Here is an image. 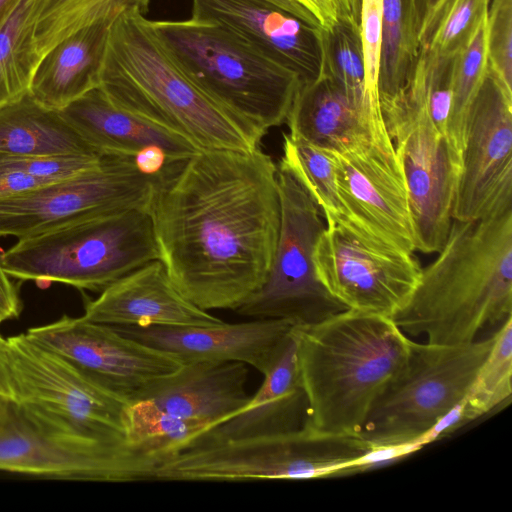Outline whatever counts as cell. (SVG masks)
Returning <instances> with one entry per match:
<instances>
[{
	"instance_id": "cell-20",
	"label": "cell",
	"mask_w": 512,
	"mask_h": 512,
	"mask_svg": "<svg viewBox=\"0 0 512 512\" xmlns=\"http://www.w3.org/2000/svg\"><path fill=\"white\" fill-rule=\"evenodd\" d=\"M83 317L113 327H205L224 321L189 301L161 260L150 261L86 301Z\"/></svg>"
},
{
	"instance_id": "cell-34",
	"label": "cell",
	"mask_w": 512,
	"mask_h": 512,
	"mask_svg": "<svg viewBox=\"0 0 512 512\" xmlns=\"http://www.w3.org/2000/svg\"><path fill=\"white\" fill-rule=\"evenodd\" d=\"M456 56L419 50L410 77L400 91L424 107L437 129L447 138Z\"/></svg>"
},
{
	"instance_id": "cell-33",
	"label": "cell",
	"mask_w": 512,
	"mask_h": 512,
	"mask_svg": "<svg viewBox=\"0 0 512 512\" xmlns=\"http://www.w3.org/2000/svg\"><path fill=\"white\" fill-rule=\"evenodd\" d=\"M511 379L512 317L494 332L493 345L463 398L473 421L510 398Z\"/></svg>"
},
{
	"instance_id": "cell-8",
	"label": "cell",
	"mask_w": 512,
	"mask_h": 512,
	"mask_svg": "<svg viewBox=\"0 0 512 512\" xmlns=\"http://www.w3.org/2000/svg\"><path fill=\"white\" fill-rule=\"evenodd\" d=\"M14 401L67 436L126 443L130 404L25 333L7 338Z\"/></svg>"
},
{
	"instance_id": "cell-37",
	"label": "cell",
	"mask_w": 512,
	"mask_h": 512,
	"mask_svg": "<svg viewBox=\"0 0 512 512\" xmlns=\"http://www.w3.org/2000/svg\"><path fill=\"white\" fill-rule=\"evenodd\" d=\"M485 39L489 72L512 91V0H490Z\"/></svg>"
},
{
	"instance_id": "cell-13",
	"label": "cell",
	"mask_w": 512,
	"mask_h": 512,
	"mask_svg": "<svg viewBox=\"0 0 512 512\" xmlns=\"http://www.w3.org/2000/svg\"><path fill=\"white\" fill-rule=\"evenodd\" d=\"M151 183L135 157L103 154L75 176L0 198V237L20 239L112 211L146 209Z\"/></svg>"
},
{
	"instance_id": "cell-28",
	"label": "cell",
	"mask_w": 512,
	"mask_h": 512,
	"mask_svg": "<svg viewBox=\"0 0 512 512\" xmlns=\"http://www.w3.org/2000/svg\"><path fill=\"white\" fill-rule=\"evenodd\" d=\"M39 0H21L0 26V107L29 92L38 58L34 47Z\"/></svg>"
},
{
	"instance_id": "cell-24",
	"label": "cell",
	"mask_w": 512,
	"mask_h": 512,
	"mask_svg": "<svg viewBox=\"0 0 512 512\" xmlns=\"http://www.w3.org/2000/svg\"><path fill=\"white\" fill-rule=\"evenodd\" d=\"M117 16L85 26L52 47L34 70L29 94L42 106L59 111L99 87L110 27Z\"/></svg>"
},
{
	"instance_id": "cell-12",
	"label": "cell",
	"mask_w": 512,
	"mask_h": 512,
	"mask_svg": "<svg viewBox=\"0 0 512 512\" xmlns=\"http://www.w3.org/2000/svg\"><path fill=\"white\" fill-rule=\"evenodd\" d=\"M380 109L404 173L416 251L437 253L453 221L461 156L428 111L403 92L380 97Z\"/></svg>"
},
{
	"instance_id": "cell-9",
	"label": "cell",
	"mask_w": 512,
	"mask_h": 512,
	"mask_svg": "<svg viewBox=\"0 0 512 512\" xmlns=\"http://www.w3.org/2000/svg\"><path fill=\"white\" fill-rule=\"evenodd\" d=\"M494 333L467 344L418 343L372 406L360 432L370 446L414 442L467 394Z\"/></svg>"
},
{
	"instance_id": "cell-41",
	"label": "cell",
	"mask_w": 512,
	"mask_h": 512,
	"mask_svg": "<svg viewBox=\"0 0 512 512\" xmlns=\"http://www.w3.org/2000/svg\"><path fill=\"white\" fill-rule=\"evenodd\" d=\"M308 11L318 22L320 28L326 29L338 20L334 0H293Z\"/></svg>"
},
{
	"instance_id": "cell-15",
	"label": "cell",
	"mask_w": 512,
	"mask_h": 512,
	"mask_svg": "<svg viewBox=\"0 0 512 512\" xmlns=\"http://www.w3.org/2000/svg\"><path fill=\"white\" fill-rule=\"evenodd\" d=\"M314 262L321 283L346 309L390 318L409 301L422 271L414 253L375 245L341 223L326 224Z\"/></svg>"
},
{
	"instance_id": "cell-3",
	"label": "cell",
	"mask_w": 512,
	"mask_h": 512,
	"mask_svg": "<svg viewBox=\"0 0 512 512\" xmlns=\"http://www.w3.org/2000/svg\"><path fill=\"white\" fill-rule=\"evenodd\" d=\"M293 335L307 403L304 424L360 436L375 401L405 369L412 338L390 317L352 309L294 326Z\"/></svg>"
},
{
	"instance_id": "cell-42",
	"label": "cell",
	"mask_w": 512,
	"mask_h": 512,
	"mask_svg": "<svg viewBox=\"0 0 512 512\" xmlns=\"http://www.w3.org/2000/svg\"><path fill=\"white\" fill-rule=\"evenodd\" d=\"M168 160L165 152L158 147H149L135 156L138 168L145 174L153 176L158 173Z\"/></svg>"
},
{
	"instance_id": "cell-32",
	"label": "cell",
	"mask_w": 512,
	"mask_h": 512,
	"mask_svg": "<svg viewBox=\"0 0 512 512\" xmlns=\"http://www.w3.org/2000/svg\"><path fill=\"white\" fill-rule=\"evenodd\" d=\"M490 0H436L419 26V50L436 55L458 54L485 19Z\"/></svg>"
},
{
	"instance_id": "cell-10",
	"label": "cell",
	"mask_w": 512,
	"mask_h": 512,
	"mask_svg": "<svg viewBox=\"0 0 512 512\" xmlns=\"http://www.w3.org/2000/svg\"><path fill=\"white\" fill-rule=\"evenodd\" d=\"M277 181L281 224L273 263L264 283L235 312L296 327L313 325L346 310L316 272L314 251L326 225L313 199L280 164Z\"/></svg>"
},
{
	"instance_id": "cell-39",
	"label": "cell",
	"mask_w": 512,
	"mask_h": 512,
	"mask_svg": "<svg viewBox=\"0 0 512 512\" xmlns=\"http://www.w3.org/2000/svg\"><path fill=\"white\" fill-rule=\"evenodd\" d=\"M422 448L416 442L370 446L363 454L346 465L341 476L364 472L394 462Z\"/></svg>"
},
{
	"instance_id": "cell-44",
	"label": "cell",
	"mask_w": 512,
	"mask_h": 512,
	"mask_svg": "<svg viewBox=\"0 0 512 512\" xmlns=\"http://www.w3.org/2000/svg\"><path fill=\"white\" fill-rule=\"evenodd\" d=\"M0 397L14 401L15 395L7 364V338L0 334Z\"/></svg>"
},
{
	"instance_id": "cell-30",
	"label": "cell",
	"mask_w": 512,
	"mask_h": 512,
	"mask_svg": "<svg viewBox=\"0 0 512 512\" xmlns=\"http://www.w3.org/2000/svg\"><path fill=\"white\" fill-rule=\"evenodd\" d=\"M321 48L320 75L330 79L357 107L373 135L366 106V72L359 26L338 18L330 27L321 28Z\"/></svg>"
},
{
	"instance_id": "cell-25",
	"label": "cell",
	"mask_w": 512,
	"mask_h": 512,
	"mask_svg": "<svg viewBox=\"0 0 512 512\" xmlns=\"http://www.w3.org/2000/svg\"><path fill=\"white\" fill-rule=\"evenodd\" d=\"M285 122L291 136L326 149L336 150L367 138L374 140L361 112L322 75L301 83Z\"/></svg>"
},
{
	"instance_id": "cell-23",
	"label": "cell",
	"mask_w": 512,
	"mask_h": 512,
	"mask_svg": "<svg viewBox=\"0 0 512 512\" xmlns=\"http://www.w3.org/2000/svg\"><path fill=\"white\" fill-rule=\"evenodd\" d=\"M66 123L97 153L135 157L149 147L162 149L168 160L190 157L199 150L171 133L116 106L96 87L59 110Z\"/></svg>"
},
{
	"instance_id": "cell-6",
	"label": "cell",
	"mask_w": 512,
	"mask_h": 512,
	"mask_svg": "<svg viewBox=\"0 0 512 512\" xmlns=\"http://www.w3.org/2000/svg\"><path fill=\"white\" fill-rule=\"evenodd\" d=\"M157 259L151 219L141 208L112 211L20 238L0 254L9 277L98 292Z\"/></svg>"
},
{
	"instance_id": "cell-5",
	"label": "cell",
	"mask_w": 512,
	"mask_h": 512,
	"mask_svg": "<svg viewBox=\"0 0 512 512\" xmlns=\"http://www.w3.org/2000/svg\"><path fill=\"white\" fill-rule=\"evenodd\" d=\"M181 71L217 104L264 133L286 121L301 80L220 25L149 20Z\"/></svg>"
},
{
	"instance_id": "cell-40",
	"label": "cell",
	"mask_w": 512,
	"mask_h": 512,
	"mask_svg": "<svg viewBox=\"0 0 512 512\" xmlns=\"http://www.w3.org/2000/svg\"><path fill=\"white\" fill-rule=\"evenodd\" d=\"M46 185L43 181L18 171L0 172V198L10 197Z\"/></svg>"
},
{
	"instance_id": "cell-50",
	"label": "cell",
	"mask_w": 512,
	"mask_h": 512,
	"mask_svg": "<svg viewBox=\"0 0 512 512\" xmlns=\"http://www.w3.org/2000/svg\"><path fill=\"white\" fill-rule=\"evenodd\" d=\"M6 320L5 316L0 312V323Z\"/></svg>"
},
{
	"instance_id": "cell-47",
	"label": "cell",
	"mask_w": 512,
	"mask_h": 512,
	"mask_svg": "<svg viewBox=\"0 0 512 512\" xmlns=\"http://www.w3.org/2000/svg\"><path fill=\"white\" fill-rule=\"evenodd\" d=\"M21 0H0V26L11 15Z\"/></svg>"
},
{
	"instance_id": "cell-48",
	"label": "cell",
	"mask_w": 512,
	"mask_h": 512,
	"mask_svg": "<svg viewBox=\"0 0 512 512\" xmlns=\"http://www.w3.org/2000/svg\"><path fill=\"white\" fill-rule=\"evenodd\" d=\"M435 1L436 0H415L418 18H419V26H420L423 16L425 15L427 10L433 5V3Z\"/></svg>"
},
{
	"instance_id": "cell-14",
	"label": "cell",
	"mask_w": 512,
	"mask_h": 512,
	"mask_svg": "<svg viewBox=\"0 0 512 512\" xmlns=\"http://www.w3.org/2000/svg\"><path fill=\"white\" fill-rule=\"evenodd\" d=\"M330 150L343 212L340 223L375 245L414 253L408 190L394 146L367 138Z\"/></svg>"
},
{
	"instance_id": "cell-1",
	"label": "cell",
	"mask_w": 512,
	"mask_h": 512,
	"mask_svg": "<svg viewBox=\"0 0 512 512\" xmlns=\"http://www.w3.org/2000/svg\"><path fill=\"white\" fill-rule=\"evenodd\" d=\"M146 211L175 287L203 310L235 311L273 263L281 224L277 166L259 147L167 160L152 176Z\"/></svg>"
},
{
	"instance_id": "cell-2",
	"label": "cell",
	"mask_w": 512,
	"mask_h": 512,
	"mask_svg": "<svg viewBox=\"0 0 512 512\" xmlns=\"http://www.w3.org/2000/svg\"><path fill=\"white\" fill-rule=\"evenodd\" d=\"M512 317V207L473 220L453 219L437 257L422 268L392 320L408 336L459 345Z\"/></svg>"
},
{
	"instance_id": "cell-29",
	"label": "cell",
	"mask_w": 512,
	"mask_h": 512,
	"mask_svg": "<svg viewBox=\"0 0 512 512\" xmlns=\"http://www.w3.org/2000/svg\"><path fill=\"white\" fill-rule=\"evenodd\" d=\"M150 0H39L34 32L38 62L65 37L129 9L148 11Z\"/></svg>"
},
{
	"instance_id": "cell-27",
	"label": "cell",
	"mask_w": 512,
	"mask_h": 512,
	"mask_svg": "<svg viewBox=\"0 0 512 512\" xmlns=\"http://www.w3.org/2000/svg\"><path fill=\"white\" fill-rule=\"evenodd\" d=\"M415 0H382L379 97L394 96L406 85L419 51Z\"/></svg>"
},
{
	"instance_id": "cell-21",
	"label": "cell",
	"mask_w": 512,
	"mask_h": 512,
	"mask_svg": "<svg viewBox=\"0 0 512 512\" xmlns=\"http://www.w3.org/2000/svg\"><path fill=\"white\" fill-rule=\"evenodd\" d=\"M247 365L241 362H187L142 401L172 417L211 427L244 408Z\"/></svg>"
},
{
	"instance_id": "cell-26",
	"label": "cell",
	"mask_w": 512,
	"mask_h": 512,
	"mask_svg": "<svg viewBox=\"0 0 512 512\" xmlns=\"http://www.w3.org/2000/svg\"><path fill=\"white\" fill-rule=\"evenodd\" d=\"M0 154L14 156L101 155L62 118L29 92L0 107Z\"/></svg>"
},
{
	"instance_id": "cell-51",
	"label": "cell",
	"mask_w": 512,
	"mask_h": 512,
	"mask_svg": "<svg viewBox=\"0 0 512 512\" xmlns=\"http://www.w3.org/2000/svg\"><path fill=\"white\" fill-rule=\"evenodd\" d=\"M4 400H6V399H5V398L0 397V405L2 404V402H3Z\"/></svg>"
},
{
	"instance_id": "cell-45",
	"label": "cell",
	"mask_w": 512,
	"mask_h": 512,
	"mask_svg": "<svg viewBox=\"0 0 512 512\" xmlns=\"http://www.w3.org/2000/svg\"><path fill=\"white\" fill-rule=\"evenodd\" d=\"M338 18L351 21L359 26L361 0H334Z\"/></svg>"
},
{
	"instance_id": "cell-19",
	"label": "cell",
	"mask_w": 512,
	"mask_h": 512,
	"mask_svg": "<svg viewBox=\"0 0 512 512\" xmlns=\"http://www.w3.org/2000/svg\"><path fill=\"white\" fill-rule=\"evenodd\" d=\"M293 327L282 320L253 319L205 327L115 328L130 338L177 356L183 363L241 362L264 376L290 343Z\"/></svg>"
},
{
	"instance_id": "cell-11",
	"label": "cell",
	"mask_w": 512,
	"mask_h": 512,
	"mask_svg": "<svg viewBox=\"0 0 512 512\" xmlns=\"http://www.w3.org/2000/svg\"><path fill=\"white\" fill-rule=\"evenodd\" d=\"M162 458L139 444L104 443L56 432L19 404L0 405V471L92 482L155 480Z\"/></svg>"
},
{
	"instance_id": "cell-18",
	"label": "cell",
	"mask_w": 512,
	"mask_h": 512,
	"mask_svg": "<svg viewBox=\"0 0 512 512\" xmlns=\"http://www.w3.org/2000/svg\"><path fill=\"white\" fill-rule=\"evenodd\" d=\"M192 19L222 26L302 83L320 76L321 28L269 0H192Z\"/></svg>"
},
{
	"instance_id": "cell-31",
	"label": "cell",
	"mask_w": 512,
	"mask_h": 512,
	"mask_svg": "<svg viewBox=\"0 0 512 512\" xmlns=\"http://www.w3.org/2000/svg\"><path fill=\"white\" fill-rule=\"evenodd\" d=\"M279 164L288 169L303 186L318 206L326 224L342 221L335 163L330 149L284 134L283 155Z\"/></svg>"
},
{
	"instance_id": "cell-7",
	"label": "cell",
	"mask_w": 512,
	"mask_h": 512,
	"mask_svg": "<svg viewBox=\"0 0 512 512\" xmlns=\"http://www.w3.org/2000/svg\"><path fill=\"white\" fill-rule=\"evenodd\" d=\"M370 445L360 436L319 432L305 424L293 432L182 449L158 466L155 480H309L339 477Z\"/></svg>"
},
{
	"instance_id": "cell-46",
	"label": "cell",
	"mask_w": 512,
	"mask_h": 512,
	"mask_svg": "<svg viewBox=\"0 0 512 512\" xmlns=\"http://www.w3.org/2000/svg\"><path fill=\"white\" fill-rule=\"evenodd\" d=\"M273 2L274 4L280 6L281 8L291 12L292 14L298 16L299 18L305 20L306 22L319 26L318 22L315 20V18L304 8L299 6L297 3H295L293 0H269Z\"/></svg>"
},
{
	"instance_id": "cell-17",
	"label": "cell",
	"mask_w": 512,
	"mask_h": 512,
	"mask_svg": "<svg viewBox=\"0 0 512 512\" xmlns=\"http://www.w3.org/2000/svg\"><path fill=\"white\" fill-rule=\"evenodd\" d=\"M512 207V91L489 72L467 114L452 216L473 220Z\"/></svg>"
},
{
	"instance_id": "cell-43",
	"label": "cell",
	"mask_w": 512,
	"mask_h": 512,
	"mask_svg": "<svg viewBox=\"0 0 512 512\" xmlns=\"http://www.w3.org/2000/svg\"><path fill=\"white\" fill-rule=\"evenodd\" d=\"M0 312L6 320L18 317L21 312V301L16 287L0 281Z\"/></svg>"
},
{
	"instance_id": "cell-36",
	"label": "cell",
	"mask_w": 512,
	"mask_h": 512,
	"mask_svg": "<svg viewBox=\"0 0 512 512\" xmlns=\"http://www.w3.org/2000/svg\"><path fill=\"white\" fill-rule=\"evenodd\" d=\"M359 29L366 72V106L374 139L389 143L379 97V69L382 37V0H361Z\"/></svg>"
},
{
	"instance_id": "cell-38",
	"label": "cell",
	"mask_w": 512,
	"mask_h": 512,
	"mask_svg": "<svg viewBox=\"0 0 512 512\" xmlns=\"http://www.w3.org/2000/svg\"><path fill=\"white\" fill-rule=\"evenodd\" d=\"M102 155L14 156L0 154V172L18 171L46 184L57 182L99 164Z\"/></svg>"
},
{
	"instance_id": "cell-22",
	"label": "cell",
	"mask_w": 512,
	"mask_h": 512,
	"mask_svg": "<svg viewBox=\"0 0 512 512\" xmlns=\"http://www.w3.org/2000/svg\"><path fill=\"white\" fill-rule=\"evenodd\" d=\"M306 408L293 335L279 361L264 375L263 384L251 396L248 404L223 422L203 430L186 448L287 434L303 426Z\"/></svg>"
},
{
	"instance_id": "cell-49",
	"label": "cell",
	"mask_w": 512,
	"mask_h": 512,
	"mask_svg": "<svg viewBox=\"0 0 512 512\" xmlns=\"http://www.w3.org/2000/svg\"><path fill=\"white\" fill-rule=\"evenodd\" d=\"M0 281L5 284H11L12 282L9 279V276L4 272L1 263H0Z\"/></svg>"
},
{
	"instance_id": "cell-16",
	"label": "cell",
	"mask_w": 512,
	"mask_h": 512,
	"mask_svg": "<svg viewBox=\"0 0 512 512\" xmlns=\"http://www.w3.org/2000/svg\"><path fill=\"white\" fill-rule=\"evenodd\" d=\"M130 405L144 400L184 364L177 356L83 316H62L25 333Z\"/></svg>"
},
{
	"instance_id": "cell-35",
	"label": "cell",
	"mask_w": 512,
	"mask_h": 512,
	"mask_svg": "<svg viewBox=\"0 0 512 512\" xmlns=\"http://www.w3.org/2000/svg\"><path fill=\"white\" fill-rule=\"evenodd\" d=\"M485 23L486 17L467 46L457 54L455 61L447 134L451 145L460 156L469 108L488 73Z\"/></svg>"
},
{
	"instance_id": "cell-4",
	"label": "cell",
	"mask_w": 512,
	"mask_h": 512,
	"mask_svg": "<svg viewBox=\"0 0 512 512\" xmlns=\"http://www.w3.org/2000/svg\"><path fill=\"white\" fill-rule=\"evenodd\" d=\"M99 87L116 106L199 149L252 151L266 134L203 93L136 9L111 24Z\"/></svg>"
}]
</instances>
